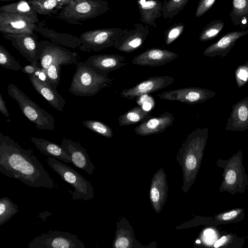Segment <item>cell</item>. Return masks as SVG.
<instances>
[{"instance_id":"obj_1","label":"cell","mask_w":248,"mask_h":248,"mask_svg":"<svg viewBox=\"0 0 248 248\" xmlns=\"http://www.w3.org/2000/svg\"><path fill=\"white\" fill-rule=\"evenodd\" d=\"M0 172L34 187L52 188L55 183L37 157L0 132Z\"/></svg>"},{"instance_id":"obj_2","label":"cell","mask_w":248,"mask_h":248,"mask_svg":"<svg viewBox=\"0 0 248 248\" xmlns=\"http://www.w3.org/2000/svg\"><path fill=\"white\" fill-rule=\"evenodd\" d=\"M113 79L99 75L84 62L77 63L69 89L76 96H92L101 89L109 86Z\"/></svg>"},{"instance_id":"obj_3","label":"cell","mask_w":248,"mask_h":248,"mask_svg":"<svg viewBox=\"0 0 248 248\" xmlns=\"http://www.w3.org/2000/svg\"><path fill=\"white\" fill-rule=\"evenodd\" d=\"M110 9L105 0H71L59 13V18L72 24L97 17Z\"/></svg>"},{"instance_id":"obj_4","label":"cell","mask_w":248,"mask_h":248,"mask_svg":"<svg viewBox=\"0 0 248 248\" xmlns=\"http://www.w3.org/2000/svg\"><path fill=\"white\" fill-rule=\"evenodd\" d=\"M7 91L9 95L17 103L23 114L37 128L54 130L55 119L47 111L33 102L15 85L9 84Z\"/></svg>"},{"instance_id":"obj_5","label":"cell","mask_w":248,"mask_h":248,"mask_svg":"<svg viewBox=\"0 0 248 248\" xmlns=\"http://www.w3.org/2000/svg\"><path fill=\"white\" fill-rule=\"evenodd\" d=\"M46 161L63 180L74 188V190L72 193L73 200L87 201L94 198L92 185L78 171L55 157L48 156Z\"/></svg>"},{"instance_id":"obj_6","label":"cell","mask_w":248,"mask_h":248,"mask_svg":"<svg viewBox=\"0 0 248 248\" xmlns=\"http://www.w3.org/2000/svg\"><path fill=\"white\" fill-rule=\"evenodd\" d=\"M122 30L121 28H109L85 31L80 35L79 49L83 51L97 52L113 46Z\"/></svg>"},{"instance_id":"obj_7","label":"cell","mask_w":248,"mask_h":248,"mask_svg":"<svg viewBox=\"0 0 248 248\" xmlns=\"http://www.w3.org/2000/svg\"><path fill=\"white\" fill-rule=\"evenodd\" d=\"M38 61L41 68L46 69L54 62L61 65L77 62V54L52 42L43 40L38 43Z\"/></svg>"},{"instance_id":"obj_8","label":"cell","mask_w":248,"mask_h":248,"mask_svg":"<svg viewBox=\"0 0 248 248\" xmlns=\"http://www.w3.org/2000/svg\"><path fill=\"white\" fill-rule=\"evenodd\" d=\"M30 248H85L77 235L69 232L52 231L35 237L29 243Z\"/></svg>"},{"instance_id":"obj_9","label":"cell","mask_w":248,"mask_h":248,"mask_svg":"<svg viewBox=\"0 0 248 248\" xmlns=\"http://www.w3.org/2000/svg\"><path fill=\"white\" fill-rule=\"evenodd\" d=\"M215 92L200 87H186L170 90L158 94L161 99L177 101L190 105L203 103L216 95Z\"/></svg>"},{"instance_id":"obj_10","label":"cell","mask_w":248,"mask_h":248,"mask_svg":"<svg viewBox=\"0 0 248 248\" xmlns=\"http://www.w3.org/2000/svg\"><path fill=\"white\" fill-rule=\"evenodd\" d=\"M149 32V27L136 23L133 29L122 30L113 46L123 52L134 51L142 46Z\"/></svg>"},{"instance_id":"obj_11","label":"cell","mask_w":248,"mask_h":248,"mask_svg":"<svg viewBox=\"0 0 248 248\" xmlns=\"http://www.w3.org/2000/svg\"><path fill=\"white\" fill-rule=\"evenodd\" d=\"M3 37L10 41L12 46L31 64L39 65L38 61V43L37 35L31 34H3Z\"/></svg>"},{"instance_id":"obj_12","label":"cell","mask_w":248,"mask_h":248,"mask_svg":"<svg viewBox=\"0 0 248 248\" xmlns=\"http://www.w3.org/2000/svg\"><path fill=\"white\" fill-rule=\"evenodd\" d=\"M174 81V78L169 76L150 77L132 88L123 89L120 95L126 99L133 100L144 94L163 89Z\"/></svg>"},{"instance_id":"obj_13","label":"cell","mask_w":248,"mask_h":248,"mask_svg":"<svg viewBox=\"0 0 248 248\" xmlns=\"http://www.w3.org/2000/svg\"><path fill=\"white\" fill-rule=\"evenodd\" d=\"M125 61L118 54H98L90 56L84 62L99 75L108 76L110 72L127 65Z\"/></svg>"},{"instance_id":"obj_14","label":"cell","mask_w":248,"mask_h":248,"mask_svg":"<svg viewBox=\"0 0 248 248\" xmlns=\"http://www.w3.org/2000/svg\"><path fill=\"white\" fill-rule=\"evenodd\" d=\"M36 23L16 14L0 11V31L3 34H31Z\"/></svg>"},{"instance_id":"obj_15","label":"cell","mask_w":248,"mask_h":248,"mask_svg":"<svg viewBox=\"0 0 248 248\" xmlns=\"http://www.w3.org/2000/svg\"><path fill=\"white\" fill-rule=\"evenodd\" d=\"M178 57L177 54L169 50L151 48L134 57L132 62L138 65L156 67L164 65Z\"/></svg>"},{"instance_id":"obj_16","label":"cell","mask_w":248,"mask_h":248,"mask_svg":"<svg viewBox=\"0 0 248 248\" xmlns=\"http://www.w3.org/2000/svg\"><path fill=\"white\" fill-rule=\"evenodd\" d=\"M62 148L72 157V164L88 174L92 175L94 165L91 162L86 149L79 143L71 140L63 138L61 145Z\"/></svg>"},{"instance_id":"obj_17","label":"cell","mask_w":248,"mask_h":248,"mask_svg":"<svg viewBox=\"0 0 248 248\" xmlns=\"http://www.w3.org/2000/svg\"><path fill=\"white\" fill-rule=\"evenodd\" d=\"M248 33V28L225 33L217 41L207 47L202 54L208 57H226L234 46L236 41Z\"/></svg>"},{"instance_id":"obj_18","label":"cell","mask_w":248,"mask_h":248,"mask_svg":"<svg viewBox=\"0 0 248 248\" xmlns=\"http://www.w3.org/2000/svg\"><path fill=\"white\" fill-rule=\"evenodd\" d=\"M174 121L172 113L166 112L157 117L145 120L134 129L136 134L148 136L157 134L165 131Z\"/></svg>"},{"instance_id":"obj_19","label":"cell","mask_w":248,"mask_h":248,"mask_svg":"<svg viewBox=\"0 0 248 248\" xmlns=\"http://www.w3.org/2000/svg\"><path fill=\"white\" fill-rule=\"evenodd\" d=\"M248 129V96L232 106L225 130L243 131Z\"/></svg>"},{"instance_id":"obj_20","label":"cell","mask_w":248,"mask_h":248,"mask_svg":"<svg viewBox=\"0 0 248 248\" xmlns=\"http://www.w3.org/2000/svg\"><path fill=\"white\" fill-rule=\"evenodd\" d=\"M28 76L34 89L54 108L62 111L66 101L58 91L52 88L50 85L40 80L34 75Z\"/></svg>"},{"instance_id":"obj_21","label":"cell","mask_w":248,"mask_h":248,"mask_svg":"<svg viewBox=\"0 0 248 248\" xmlns=\"http://www.w3.org/2000/svg\"><path fill=\"white\" fill-rule=\"evenodd\" d=\"M167 186L165 173L159 170L153 177L150 196L153 207L158 213L161 210L167 196Z\"/></svg>"},{"instance_id":"obj_22","label":"cell","mask_w":248,"mask_h":248,"mask_svg":"<svg viewBox=\"0 0 248 248\" xmlns=\"http://www.w3.org/2000/svg\"><path fill=\"white\" fill-rule=\"evenodd\" d=\"M40 23L36 24L34 31L40 33L51 42L71 48H79L80 46L81 41L79 38L70 34L57 32Z\"/></svg>"},{"instance_id":"obj_23","label":"cell","mask_w":248,"mask_h":248,"mask_svg":"<svg viewBox=\"0 0 248 248\" xmlns=\"http://www.w3.org/2000/svg\"><path fill=\"white\" fill-rule=\"evenodd\" d=\"M137 5L140 20L149 26H154L162 15L163 3L159 0H137Z\"/></svg>"},{"instance_id":"obj_24","label":"cell","mask_w":248,"mask_h":248,"mask_svg":"<svg viewBox=\"0 0 248 248\" xmlns=\"http://www.w3.org/2000/svg\"><path fill=\"white\" fill-rule=\"evenodd\" d=\"M31 140L36 148L45 155L57 158L66 163L72 164L71 155L61 145L39 138L32 137Z\"/></svg>"},{"instance_id":"obj_25","label":"cell","mask_w":248,"mask_h":248,"mask_svg":"<svg viewBox=\"0 0 248 248\" xmlns=\"http://www.w3.org/2000/svg\"><path fill=\"white\" fill-rule=\"evenodd\" d=\"M0 11L25 16L35 23H39L37 12L27 0H21L16 2L3 5Z\"/></svg>"},{"instance_id":"obj_26","label":"cell","mask_w":248,"mask_h":248,"mask_svg":"<svg viewBox=\"0 0 248 248\" xmlns=\"http://www.w3.org/2000/svg\"><path fill=\"white\" fill-rule=\"evenodd\" d=\"M229 16L234 25L241 30L248 28V0H232Z\"/></svg>"},{"instance_id":"obj_27","label":"cell","mask_w":248,"mask_h":248,"mask_svg":"<svg viewBox=\"0 0 248 248\" xmlns=\"http://www.w3.org/2000/svg\"><path fill=\"white\" fill-rule=\"evenodd\" d=\"M71 0H27L37 12L43 16H50L62 10Z\"/></svg>"},{"instance_id":"obj_28","label":"cell","mask_w":248,"mask_h":248,"mask_svg":"<svg viewBox=\"0 0 248 248\" xmlns=\"http://www.w3.org/2000/svg\"><path fill=\"white\" fill-rule=\"evenodd\" d=\"M151 117L150 113L141 107L136 106L128 110L118 118L121 126L135 124Z\"/></svg>"},{"instance_id":"obj_29","label":"cell","mask_w":248,"mask_h":248,"mask_svg":"<svg viewBox=\"0 0 248 248\" xmlns=\"http://www.w3.org/2000/svg\"><path fill=\"white\" fill-rule=\"evenodd\" d=\"M225 23L221 19L210 21L201 32L199 39L202 42L211 40L217 36L224 27Z\"/></svg>"},{"instance_id":"obj_30","label":"cell","mask_w":248,"mask_h":248,"mask_svg":"<svg viewBox=\"0 0 248 248\" xmlns=\"http://www.w3.org/2000/svg\"><path fill=\"white\" fill-rule=\"evenodd\" d=\"M18 211V206L8 197L0 199V225L10 220Z\"/></svg>"},{"instance_id":"obj_31","label":"cell","mask_w":248,"mask_h":248,"mask_svg":"<svg viewBox=\"0 0 248 248\" xmlns=\"http://www.w3.org/2000/svg\"><path fill=\"white\" fill-rule=\"evenodd\" d=\"M189 0H168L162 7V16L171 19L182 10Z\"/></svg>"},{"instance_id":"obj_32","label":"cell","mask_w":248,"mask_h":248,"mask_svg":"<svg viewBox=\"0 0 248 248\" xmlns=\"http://www.w3.org/2000/svg\"><path fill=\"white\" fill-rule=\"evenodd\" d=\"M82 124L89 130L106 138H111L112 137V129L101 122L96 120H86L82 122Z\"/></svg>"},{"instance_id":"obj_33","label":"cell","mask_w":248,"mask_h":248,"mask_svg":"<svg viewBox=\"0 0 248 248\" xmlns=\"http://www.w3.org/2000/svg\"><path fill=\"white\" fill-rule=\"evenodd\" d=\"M0 65L15 71L21 70L22 68L19 62L1 45H0Z\"/></svg>"},{"instance_id":"obj_34","label":"cell","mask_w":248,"mask_h":248,"mask_svg":"<svg viewBox=\"0 0 248 248\" xmlns=\"http://www.w3.org/2000/svg\"><path fill=\"white\" fill-rule=\"evenodd\" d=\"M61 65L60 63L54 62L46 69L49 83L56 90L60 81Z\"/></svg>"},{"instance_id":"obj_35","label":"cell","mask_w":248,"mask_h":248,"mask_svg":"<svg viewBox=\"0 0 248 248\" xmlns=\"http://www.w3.org/2000/svg\"><path fill=\"white\" fill-rule=\"evenodd\" d=\"M185 25L183 23H175L165 32V43L169 45L179 37L185 29Z\"/></svg>"},{"instance_id":"obj_36","label":"cell","mask_w":248,"mask_h":248,"mask_svg":"<svg viewBox=\"0 0 248 248\" xmlns=\"http://www.w3.org/2000/svg\"><path fill=\"white\" fill-rule=\"evenodd\" d=\"M235 77L237 87L240 88L248 82V61L239 65L235 71Z\"/></svg>"},{"instance_id":"obj_37","label":"cell","mask_w":248,"mask_h":248,"mask_svg":"<svg viewBox=\"0 0 248 248\" xmlns=\"http://www.w3.org/2000/svg\"><path fill=\"white\" fill-rule=\"evenodd\" d=\"M217 0H200L195 12V17L203 16L214 5Z\"/></svg>"},{"instance_id":"obj_38","label":"cell","mask_w":248,"mask_h":248,"mask_svg":"<svg viewBox=\"0 0 248 248\" xmlns=\"http://www.w3.org/2000/svg\"><path fill=\"white\" fill-rule=\"evenodd\" d=\"M225 178L226 182L228 185H232L236 181V174L233 170H229L226 174Z\"/></svg>"},{"instance_id":"obj_39","label":"cell","mask_w":248,"mask_h":248,"mask_svg":"<svg viewBox=\"0 0 248 248\" xmlns=\"http://www.w3.org/2000/svg\"><path fill=\"white\" fill-rule=\"evenodd\" d=\"M129 242L127 238L124 237H119L117 239L114 247L116 248H126L129 247Z\"/></svg>"},{"instance_id":"obj_40","label":"cell","mask_w":248,"mask_h":248,"mask_svg":"<svg viewBox=\"0 0 248 248\" xmlns=\"http://www.w3.org/2000/svg\"><path fill=\"white\" fill-rule=\"evenodd\" d=\"M238 214V211L237 210H232L222 214L221 218L224 221L231 220L236 217Z\"/></svg>"},{"instance_id":"obj_41","label":"cell","mask_w":248,"mask_h":248,"mask_svg":"<svg viewBox=\"0 0 248 248\" xmlns=\"http://www.w3.org/2000/svg\"><path fill=\"white\" fill-rule=\"evenodd\" d=\"M39 65L31 64L27 65L22 67L21 71L28 75H33L36 71V68Z\"/></svg>"},{"instance_id":"obj_42","label":"cell","mask_w":248,"mask_h":248,"mask_svg":"<svg viewBox=\"0 0 248 248\" xmlns=\"http://www.w3.org/2000/svg\"><path fill=\"white\" fill-rule=\"evenodd\" d=\"M0 111L4 116L9 117V112L5 105V101L4 100L1 93H0Z\"/></svg>"},{"instance_id":"obj_43","label":"cell","mask_w":248,"mask_h":248,"mask_svg":"<svg viewBox=\"0 0 248 248\" xmlns=\"http://www.w3.org/2000/svg\"><path fill=\"white\" fill-rule=\"evenodd\" d=\"M227 240V237L225 236L222 237L218 240L216 241L215 244H214L215 248H218L220 246L223 245Z\"/></svg>"},{"instance_id":"obj_44","label":"cell","mask_w":248,"mask_h":248,"mask_svg":"<svg viewBox=\"0 0 248 248\" xmlns=\"http://www.w3.org/2000/svg\"><path fill=\"white\" fill-rule=\"evenodd\" d=\"M12 0H0V1L1 2L12 1Z\"/></svg>"},{"instance_id":"obj_45","label":"cell","mask_w":248,"mask_h":248,"mask_svg":"<svg viewBox=\"0 0 248 248\" xmlns=\"http://www.w3.org/2000/svg\"><path fill=\"white\" fill-rule=\"evenodd\" d=\"M196 243H200V242L199 241H197Z\"/></svg>"}]
</instances>
